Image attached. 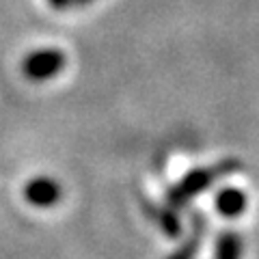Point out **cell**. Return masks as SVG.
<instances>
[{"label":"cell","mask_w":259,"mask_h":259,"mask_svg":"<svg viewBox=\"0 0 259 259\" xmlns=\"http://www.w3.org/2000/svg\"><path fill=\"white\" fill-rule=\"evenodd\" d=\"M242 166V162L236 158H225L216 162L212 166H199L188 171L175 186L166 190V205L171 209L186 207L194 197H199L209 186H214L218 180H223L227 175H233Z\"/></svg>","instance_id":"1"},{"label":"cell","mask_w":259,"mask_h":259,"mask_svg":"<svg viewBox=\"0 0 259 259\" xmlns=\"http://www.w3.org/2000/svg\"><path fill=\"white\" fill-rule=\"evenodd\" d=\"M65 67V54L56 48H44V50L30 52L22 63V71L28 80H50L61 74Z\"/></svg>","instance_id":"2"},{"label":"cell","mask_w":259,"mask_h":259,"mask_svg":"<svg viewBox=\"0 0 259 259\" xmlns=\"http://www.w3.org/2000/svg\"><path fill=\"white\" fill-rule=\"evenodd\" d=\"M61 186L50 177H35L24 188V199L35 207H50L61 201Z\"/></svg>","instance_id":"3"},{"label":"cell","mask_w":259,"mask_h":259,"mask_svg":"<svg viewBox=\"0 0 259 259\" xmlns=\"http://www.w3.org/2000/svg\"><path fill=\"white\" fill-rule=\"evenodd\" d=\"M216 212L225 218H236L240 214H244L246 209V194L240 188H223L216 194Z\"/></svg>","instance_id":"4"},{"label":"cell","mask_w":259,"mask_h":259,"mask_svg":"<svg viewBox=\"0 0 259 259\" xmlns=\"http://www.w3.org/2000/svg\"><path fill=\"white\" fill-rule=\"evenodd\" d=\"M145 203V212L149 214V218L156 223L162 231L166 233L168 238H177L182 233V223L177 218L175 209H171L168 205H153L149 201H143Z\"/></svg>","instance_id":"5"},{"label":"cell","mask_w":259,"mask_h":259,"mask_svg":"<svg viewBox=\"0 0 259 259\" xmlns=\"http://www.w3.org/2000/svg\"><path fill=\"white\" fill-rule=\"evenodd\" d=\"M192 221H194L192 236H188V240H186L173 255H168L166 259H194L197 257L199 246H201V238H203V233H205V221L199 212H192Z\"/></svg>","instance_id":"6"},{"label":"cell","mask_w":259,"mask_h":259,"mask_svg":"<svg viewBox=\"0 0 259 259\" xmlns=\"http://www.w3.org/2000/svg\"><path fill=\"white\" fill-rule=\"evenodd\" d=\"M242 257V240L238 233L225 231L218 236L214 259H240Z\"/></svg>","instance_id":"7"},{"label":"cell","mask_w":259,"mask_h":259,"mask_svg":"<svg viewBox=\"0 0 259 259\" xmlns=\"http://www.w3.org/2000/svg\"><path fill=\"white\" fill-rule=\"evenodd\" d=\"M50 3V7H54V9H65V7L71 5V0H48Z\"/></svg>","instance_id":"8"},{"label":"cell","mask_w":259,"mask_h":259,"mask_svg":"<svg viewBox=\"0 0 259 259\" xmlns=\"http://www.w3.org/2000/svg\"><path fill=\"white\" fill-rule=\"evenodd\" d=\"M93 3V0H71V5H89Z\"/></svg>","instance_id":"9"}]
</instances>
